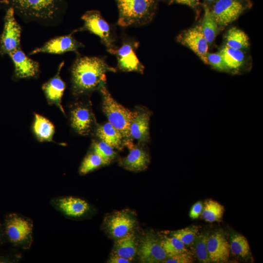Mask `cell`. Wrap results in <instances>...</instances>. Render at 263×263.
<instances>
[{
  "mask_svg": "<svg viewBox=\"0 0 263 263\" xmlns=\"http://www.w3.org/2000/svg\"><path fill=\"white\" fill-rule=\"evenodd\" d=\"M116 69L97 57L77 58L72 68V83L74 94H79L91 91L106 81V73Z\"/></svg>",
  "mask_w": 263,
  "mask_h": 263,
  "instance_id": "cell-1",
  "label": "cell"
},
{
  "mask_svg": "<svg viewBox=\"0 0 263 263\" xmlns=\"http://www.w3.org/2000/svg\"><path fill=\"white\" fill-rule=\"evenodd\" d=\"M98 88L102 95L103 110L109 122L121 133L125 146L130 149L133 146L130 131L133 112L118 103L112 96L104 83Z\"/></svg>",
  "mask_w": 263,
  "mask_h": 263,
  "instance_id": "cell-2",
  "label": "cell"
},
{
  "mask_svg": "<svg viewBox=\"0 0 263 263\" xmlns=\"http://www.w3.org/2000/svg\"><path fill=\"white\" fill-rule=\"evenodd\" d=\"M116 0L119 11V25H142L151 20L156 7L155 0Z\"/></svg>",
  "mask_w": 263,
  "mask_h": 263,
  "instance_id": "cell-3",
  "label": "cell"
},
{
  "mask_svg": "<svg viewBox=\"0 0 263 263\" xmlns=\"http://www.w3.org/2000/svg\"><path fill=\"white\" fill-rule=\"evenodd\" d=\"M4 234L13 245L23 249H29L33 243V224L29 218L10 213L5 219Z\"/></svg>",
  "mask_w": 263,
  "mask_h": 263,
  "instance_id": "cell-4",
  "label": "cell"
},
{
  "mask_svg": "<svg viewBox=\"0 0 263 263\" xmlns=\"http://www.w3.org/2000/svg\"><path fill=\"white\" fill-rule=\"evenodd\" d=\"M15 12L27 17L41 19L54 18L60 10L63 0H6Z\"/></svg>",
  "mask_w": 263,
  "mask_h": 263,
  "instance_id": "cell-5",
  "label": "cell"
},
{
  "mask_svg": "<svg viewBox=\"0 0 263 263\" xmlns=\"http://www.w3.org/2000/svg\"><path fill=\"white\" fill-rule=\"evenodd\" d=\"M81 19L84 21V29L99 37L109 52L117 48L113 44L110 26L99 11H88L82 16Z\"/></svg>",
  "mask_w": 263,
  "mask_h": 263,
  "instance_id": "cell-6",
  "label": "cell"
},
{
  "mask_svg": "<svg viewBox=\"0 0 263 263\" xmlns=\"http://www.w3.org/2000/svg\"><path fill=\"white\" fill-rule=\"evenodd\" d=\"M21 28L15 17V11L9 7L4 17V24L0 38V53L9 55L20 48Z\"/></svg>",
  "mask_w": 263,
  "mask_h": 263,
  "instance_id": "cell-7",
  "label": "cell"
},
{
  "mask_svg": "<svg viewBox=\"0 0 263 263\" xmlns=\"http://www.w3.org/2000/svg\"><path fill=\"white\" fill-rule=\"evenodd\" d=\"M249 5L245 0H218L211 12L218 25L224 27L236 20Z\"/></svg>",
  "mask_w": 263,
  "mask_h": 263,
  "instance_id": "cell-8",
  "label": "cell"
},
{
  "mask_svg": "<svg viewBox=\"0 0 263 263\" xmlns=\"http://www.w3.org/2000/svg\"><path fill=\"white\" fill-rule=\"evenodd\" d=\"M137 253L140 262L143 263H163L168 257L161 241L151 232L141 238Z\"/></svg>",
  "mask_w": 263,
  "mask_h": 263,
  "instance_id": "cell-9",
  "label": "cell"
},
{
  "mask_svg": "<svg viewBox=\"0 0 263 263\" xmlns=\"http://www.w3.org/2000/svg\"><path fill=\"white\" fill-rule=\"evenodd\" d=\"M137 42H124L119 48L109 53L116 56L119 68L125 72H137L143 73L144 67L138 58L135 52Z\"/></svg>",
  "mask_w": 263,
  "mask_h": 263,
  "instance_id": "cell-10",
  "label": "cell"
},
{
  "mask_svg": "<svg viewBox=\"0 0 263 263\" xmlns=\"http://www.w3.org/2000/svg\"><path fill=\"white\" fill-rule=\"evenodd\" d=\"M177 41L186 46L206 64H207L206 57L208 43L202 32L201 27L197 25L181 33L177 37Z\"/></svg>",
  "mask_w": 263,
  "mask_h": 263,
  "instance_id": "cell-11",
  "label": "cell"
},
{
  "mask_svg": "<svg viewBox=\"0 0 263 263\" xmlns=\"http://www.w3.org/2000/svg\"><path fill=\"white\" fill-rule=\"evenodd\" d=\"M50 202L56 210L70 218H80L86 214L90 209V206L87 202L73 196L54 198L52 199Z\"/></svg>",
  "mask_w": 263,
  "mask_h": 263,
  "instance_id": "cell-12",
  "label": "cell"
},
{
  "mask_svg": "<svg viewBox=\"0 0 263 263\" xmlns=\"http://www.w3.org/2000/svg\"><path fill=\"white\" fill-rule=\"evenodd\" d=\"M207 250L211 262L226 263L230 255L229 243L221 230L209 235L207 241Z\"/></svg>",
  "mask_w": 263,
  "mask_h": 263,
  "instance_id": "cell-13",
  "label": "cell"
},
{
  "mask_svg": "<svg viewBox=\"0 0 263 263\" xmlns=\"http://www.w3.org/2000/svg\"><path fill=\"white\" fill-rule=\"evenodd\" d=\"M82 46L83 45L76 40L71 34L52 39L42 46L33 50L30 54L40 53L61 54L70 51L77 52L78 48Z\"/></svg>",
  "mask_w": 263,
  "mask_h": 263,
  "instance_id": "cell-14",
  "label": "cell"
},
{
  "mask_svg": "<svg viewBox=\"0 0 263 263\" xmlns=\"http://www.w3.org/2000/svg\"><path fill=\"white\" fill-rule=\"evenodd\" d=\"M8 55L13 62L17 78H29L37 75L39 72L38 62L28 57L20 48Z\"/></svg>",
  "mask_w": 263,
  "mask_h": 263,
  "instance_id": "cell-15",
  "label": "cell"
},
{
  "mask_svg": "<svg viewBox=\"0 0 263 263\" xmlns=\"http://www.w3.org/2000/svg\"><path fill=\"white\" fill-rule=\"evenodd\" d=\"M150 112L146 109H139L133 112L130 124V134L132 139L144 143L149 139V121Z\"/></svg>",
  "mask_w": 263,
  "mask_h": 263,
  "instance_id": "cell-16",
  "label": "cell"
},
{
  "mask_svg": "<svg viewBox=\"0 0 263 263\" xmlns=\"http://www.w3.org/2000/svg\"><path fill=\"white\" fill-rule=\"evenodd\" d=\"M136 221L130 214L124 211H119L108 219L107 227L109 234L117 239L132 231Z\"/></svg>",
  "mask_w": 263,
  "mask_h": 263,
  "instance_id": "cell-17",
  "label": "cell"
},
{
  "mask_svg": "<svg viewBox=\"0 0 263 263\" xmlns=\"http://www.w3.org/2000/svg\"><path fill=\"white\" fill-rule=\"evenodd\" d=\"M94 116L87 106L77 105L71 111L72 128L79 134L87 135L91 132L94 123Z\"/></svg>",
  "mask_w": 263,
  "mask_h": 263,
  "instance_id": "cell-18",
  "label": "cell"
},
{
  "mask_svg": "<svg viewBox=\"0 0 263 263\" xmlns=\"http://www.w3.org/2000/svg\"><path fill=\"white\" fill-rule=\"evenodd\" d=\"M64 63L60 64L57 74L42 86V90L48 102L56 106L63 113L62 97L65 89V84L60 76V72Z\"/></svg>",
  "mask_w": 263,
  "mask_h": 263,
  "instance_id": "cell-19",
  "label": "cell"
},
{
  "mask_svg": "<svg viewBox=\"0 0 263 263\" xmlns=\"http://www.w3.org/2000/svg\"><path fill=\"white\" fill-rule=\"evenodd\" d=\"M128 155L123 158L121 164L127 169L141 171L146 169L149 164L148 154L142 148L134 146L130 149Z\"/></svg>",
  "mask_w": 263,
  "mask_h": 263,
  "instance_id": "cell-20",
  "label": "cell"
},
{
  "mask_svg": "<svg viewBox=\"0 0 263 263\" xmlns=\"http://www.w3.org/2000/svg\"><path fill=\"white\" fill-rule=\"evenodd\" d=\"M97 136L113 149L121 150L125 142L121 133L109 122L99 125L96 130Z\"/></svg>",
  "mask_w": 263,
  "mask_h": 263,
  "instance_id": "cell-21",
  "label": "cell"
},
{
  "mask_svg": "<svg viewBox=\"0 0 263 263\" xmlns=\"http://www.w3.org/2000/svg\"><path fill=\"white\" fill-rule=\"evenodd\" d=\"M136 237L132 231L117 239L114 244L113 254L132 261L137 253Z\"/></svg>",
  "mask_w": 263,
  "mask_h": 263,
  "instance_id": "cell-22",
  "label": "cell"
},
{
  "mask_svg": "<svg viewBox=\"0 0 263 263\" xmlns=\"http://www.w3.org/2000/svg\"><path fill=\"white\" fill-rule=\"evenodd\" d=\"M33 128L34 132L39 140L52 141L55 133V127L49 120L36 113Z\"/></svg>",
  "mask_w": 263,
  "mask_h": 263,
  "instance_id": "cell-23",
  "label": "cell"
},
{
  "mask_svg": "<svg viewBox=\"0 0 263 263\" xmlns=\"http://www.w3.org/2000/svg\"><path fill=\"white\" fill-rule=\"evenodd\" d=\"M228 71H238L244 62V55L241 50L224 46L219 52Z\"/></svg>",
  "mask_w": 263,
  "mask_h": 263,
  "instance_id": "cell-24",
  "label": "cell"
},
{
  "mask_svg": "<svg viewBox=\"0 0 263 263\" xmlns=\"http://www.w3.org/2000/svg\"><path fill=\"white\" fill-rule=\"evenodd\" d=\"M225 212V207L218 202L208 199L205 200L201 213L202 218L206 222L212 223L221 221Z\"/></svg>",
  "mask_w": 263,
  "mask_h": 263,
  "instance_id": "cell-25",
  "label": "cell"
},
{
  "mask_svg": "<svg viewBox=\"0 0 263 263\" xmlns=\"http://www.w3.org/2000/svg\"><path fill=\"white\" fill-rule=\"evenodd\" d=\"M229 247L232 254L242 258H247L251 254L247 239L238 233L234 232L231 234Z\"/></svg>",
  "mask_w": 263,
  "mask_h": 263,
  "instance_id": "cell-26",
  "label": "cell"
},
{
  "mask_svg": "<svg viewBox=\"0 0 263 263\" xmlns=\"http://www.w3.org/2000/svg\"><path fill=\"white\" fill-rule=\"evenodd\" d=\"M201 27L208 43H212L217 34L218 25L211 11L207 6L205 7V13Z\"/></svg>",
  "mask_w": 263,
  "mask_h": 263,
  "instance_id": "cell-27",
  "label": "cell"
},
{
  "mask_svg": "<svg viewBox=\"0 0 263 263\" xmlns=\"http://www.w3.org/2000/svg\"><path fill=\"white\" fill-rule=\"evenodd\" d=\"M225 41L226 46L236 49L241 50L249 46V39L246 34L236 27H232L228 31Z\"/></svg>",
  "mask_w": 263,
  "mask_h": 263,
  "instance_id": "cell-28",
  "label": "cell"
},
{
  "mask_svg": "<svg viewBox=\"0 0 263 263\" xmlns=\"http://www.w3.org/2000/svg\"><path fill=\"white\" fill-rule=\"evenodd\" d=\"M208 235V233L207 232L199 233L193 243L196 256L200 263H208L211 262L207 246Z\"/></svg>",
  "mask_w": 263,
  "mask_h": 263,
  "instance_id": "cell-29",
  "label": "cell"
},
{
  "mask_svg": "<svg viewBox=\"0 0 263 263\" xmlns=\"http://www.w3.org/2000/svg\"><path fill=\"white\" fill-rule=\"evenodd\" d=\"M161 244L168 257L188 251L185 245L173 236L165 238L161 241Z\"/></svg>",
  "mask_w": 263,
  "mask_h": 263,
  "instance_id": "cell-30",
  "label": "cell"
},
{
  "mask_svg": "<svg viewBox=\"0 0 263 263\" xmlns=\"http://www.w3.org/2000/svg\"><path fill=\"white\" fill-rule=\"evenodd\" d=\"M199 234L198 226L192 225L172 231L171 235L179 239L185 245H189L193 243Z\"/></svg>",
  "mask_w": 263,
  "mask_h": 263,
  "instance_id": "cell-31",
  "label": "cell"
},
{
  "mask_svg": "<svg viewBox=\"0 0 263 263\" xmlns=\"http://www.w3.org/2000/svg\"><path fill=\"white\" fill-rule=\"evenodd\" d=\"M106 164L102 158L93 152L85 157L79 171L80 174L84 175Z\"/></svg>",
  "mask_w": 263,
  "mask_h": 263,
  "instance_id": "cell-32",
  "label": "cell"
},
{
  "mask_svg": "<svg viewBox=\"0 0 263 263\" xmlns=\"http://www.w3.org/2000/svg\"><path fill=\"white\" fill-rule=\"evenodd\" d=\"M113 149L103 141L93 144L94 152L102 158L106 165L109 164L115 157L116 153Z\"/></svg>",
  "mask_w": 263,
  "mask_h": 263,
  "instance_id": "cell-33",
  "label": "cell"
},
{
  "mask_svg": "<svg viewBox=\"0 0 263 263\" xmlns=\"http://www.w3.org/2000/svg\"><path fill=\"white\" fill-rule=\"evenodd\" d=\"M206 57L207 60V64H210L214 69L221 71H229L220 53H207Z\"/></svg>",
  "mask_w": 263,
  "mask_h": 263,
  "instance_id": "cell-34",
  "label": "cell"
},
{
  "mask_svg": "<svg viewBox=\"0 0 263 263\" xmlns=\"http://www.w3.org/2000/svg\"><path fill=\"white\" fill-rule=\"evenodd\" d=\"M194 260L192 254L188 251L179 253L168 257L164 263H192Z\"/></svg>",
  "mask_w": 263,
  "mask_h": 263,
  "instance_id": "cell-35",
  "label": "cell"
},
{
  "mask_svg": "<svg viewBox=\"0 0 263 263\" xmlns=\"http://www.w3.org/2000/svg\"><path fill=\"white\" fill-rule=\"evenodd\" d=\"M203 208V204L201 201H198L194 203L190 208L189 216L194 220L198 219L201 214Z\"/></svg>",
  "mask_w": 263,
  "mask_h": 263,
  "instance_id": "cell-36",
  "label": "cell"
},
{
  "mask_svg": "<svg viewBox=\"0 0 263 263\" xmlns=\"http://www.w3.org/2000/svg\"><path fill=\"white\" fill-rule=\"evenodd\" d=\"M171 1L185 4L192 8H195L200 3L199 0H171Z\"/></svg>",
  "mask_w": 263,
  "mask_h": 263,
  "instance_id": "cell-37",
  "label": "cell"
},
{
  "mask_svg": "<svg viewBox=\"0 0 263 263\" xmlns=\"http://www.w3.org/2000/svg\"><path fill=\"white\" fill-rule=\"evenodd\" d=\"M108 262L110 263H129L131 261L121 256L112 254Z\"/></svg>",
  "mask_w": 263,
  "mask_h": 263,
  "instance_id": "cell-38",
  "label": "cell"
},
{
  "mask_svg": "<svg viewBox=\"0 0 263 263\" xmlns=\"http://www.w3.org/2000/svg\"><path fill=\"white\" fill-rule=\"evenodd\" d=\"M4 236V231H3V228L1 226L0 223V242L1 241V240Z\"/></svg>",
  "mask_w": 263,
  "mask_h": 263,
  "instance_id": "cell-39",
  "label": "cell"
},
{
  "mask_svg": "<svg viewBox=\"0 0 263 263\" xmlns=\"http://www.w3.org/2000/svg\"><path fill=\"white\" fill-rule=\"evenodd\" d=\"M8 2L6 0H0V5H8Z\"/></svg>",
  "mask_w": 263,
  "mask_h": 263,
  "instance_id": "cell-40",
  "label": "cell"
},
{
  "mask_svg": "<svg viewBox=\"0 0 263 263\" xmlns=\"http://www.w3.org/2000/svg\"><path fill=\"white\" fill-rule=\"evenodd\" d=\"M207 1H213L214 0H206Z\"/></svg>",
  "mask_w": 263,
  "mask_h": 263,
  "instance_id": "cell-41",
  "label": "cell"
}]
</instances>
